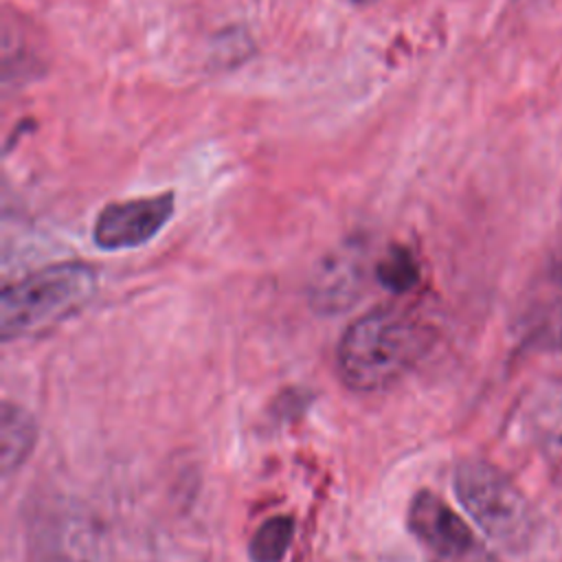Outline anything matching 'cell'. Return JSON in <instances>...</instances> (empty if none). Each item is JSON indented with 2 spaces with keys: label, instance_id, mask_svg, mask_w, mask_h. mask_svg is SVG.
<instances>
[{
  "label": "cell",
  "instance_id": "cell-11",
  "mask_svg": "<svg viewBox=\"0 0 562 562\" xmlns=\"http://www.w3.org/2000/svg\"><path fill=\"white\" fill-rule=\"evenodd\" d=\"M356 2H369V0H356Z\"/></svg>",
  "mask_w": 562,
  "mask_h": 562
},
{
  "label": "cell",
  "instance_id": "cell-5",
  "mask_svg": "<svg viewBox=\"0 0 562 562\" xmlns=\"http://www.w3.org/2000/svg\"><path fill=\"white\" fill-rule=\"evenodd\" d=\"M171 191L105 204L94 220L92 239L101 250H130L154 239L171 220Z\"/></svg>",
  "mask_w": 562,
  "mask_h": 562
},
{
  "label": "cell",
  "instance_id": "cell-9",
  "mask_svg": "<svg viewBox=\"0 0 562 562\" xmlns=\"http://www.w3.org/2000/svg\"><path fill=\"white\" fill-rule=\"evenodd\" d=\"M296 525L290 516H272L263 520L248 542L250 562H281L292 544Z\"/></svg>",
  "mask_w": 562,
  "mask_h": 562
},
{
  "label": "cell",
  "instance_id": "cell-4",
  "mask_svg": "<svg viewBox=\"0 0 562 562\" xmlns=\"http://www.w3.org/2000/svg\"><path fill=\"white\" fill-rule=\"evenodd\" d=\"M29 562H114V555L86 512L53 507L31 520Z\"/></svg>",
  "mask_w": 562,
  "mask_h": 562
},
{
  "label": "cell",
  "instance_id": "cell-8",
  "mask_svg": "<svg viewBox=\"0 0 562 562\" xmlns=\"http://www.w3.org/2000/svg\"><path fill=\"white\" fill-rule=\"evenodd\" d=\"M35 439L37 426L31 413L13 402H4L0 415V463L4 476H9L26 461L35 446Z\"/></svg>",
  "mask_w": 562,
  "mask_h": 562
},
{
  "label": "cell",
  "instance_id": "cell-1",
  "mask_svg": "<svg viewBox=\"0 0 562 562\" xmlns=\"http://www.w3.org/2000/svg\"><path fill=\"white\" fill-rule=\"evenodd\" d=\"M432 329L413 310L382 305L358 316L338 342L336 367L347 389L375 393L400 382L430 349Z\"/></svg>",
  "mask_w": 562,
  "mask_h": 562
},
{
  "label": "cell",
  "instance_id": "cell-2",
  "mask_svg": "<svg viewBox=\"0 0 562 562\" xmlns=\"http://www.w3.org/2000/svg\"><path fill=\"white\" fill-rule=\"evenodd\" d=\"M97 292V274L88 263L46 266L7 285L0 296L2 340L40 336L81 310Z\"/></svg>",
  "mask_w": 562,
  "mask_h": 562
},
{
  "label": "cell",
  "instance_id": "cell-3",
  "mask_svg": "<svg viewBox=\"0 0 562 562\" xmlns=\"http://www.w3.org/2000/svg\"><path fill=\"white\" fill-rule=\"evenodd\" d=\"M454 494L481 531L501 549L520 553L536 538L538 520L520 487L485 459H463L454 470Z\"/></svg>",
  "mask_w": 562,
  "mask_h": 562
},
{
  "label": "cell",
  "instance_id": "cell-6",
  "mask_svg": "<svg viewBox=\"0 0 562 562\" xmlns=\"http://www.w3.org/2000/svg\"><path fill=\"white\" fill-rule=\"evenodd\" d=\"M406 522L417 542L441 562H470L479 553L474 533L463 518L428 490L413 496Z\"/></svg>",
  "mask_w": 562,
  "mask_h": 562
},
{
  "label": "cell",
  "instance_id": "cell-10",
  "mask_svg": "<svg viewBox=\"0 0 562 562\" xmlns=\"http://www.w3.org/2000/svg\"><path fill=\"white\" fill-rule=\"evenodd\" d=\"M375 279L391 292H406L419 281L417 259L404 246H393L375 266Z\"/></svg>",
  "mask_w": 562,
  "mask_h": 562
},
{
  "label": "cell",
  "instance_id": "cell-7",
  "mask_svg": "<svg viewBox=\"0 0 562 562\" xmlns=\"http://www.w3.org/2000/svg\"><path fill=\"white\" fill-rule=\"evenodd\" d=\"M360 268L347 259L329 261L310 285L312 305L318 312L336 314L347 310L360 296Z\"/></svg>",
  "mask_w": 562,
  "mask_h": 562
}]
</instances>
